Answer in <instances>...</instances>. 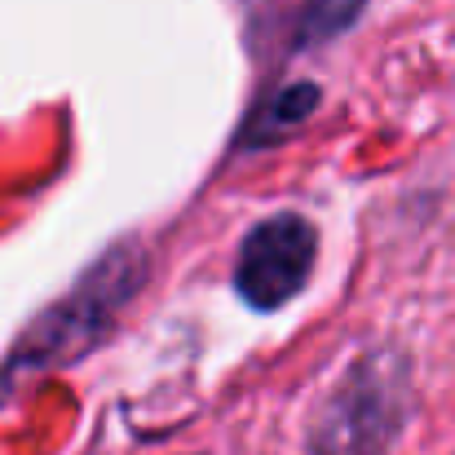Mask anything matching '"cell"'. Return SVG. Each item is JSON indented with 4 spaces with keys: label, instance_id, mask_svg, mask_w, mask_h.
I'll use <instances>...</instances> for the list:
<instances>
[{
    "label": "cell",
    "instance_id": "4",
    "mask_svg": "<svg viewBox=\"0 0 455 455\" xmlns=\"http://www.w3.org/2000/svg\"><path fill=\"white\" fill-rule=\"evenodd\" d=\"M363 0H309L301 22V40H331L358 18Z\"/></svg>",
    "mask_w": 455,
    "mask_h": 455
},
{
    "label": "cell",
    "instance_id": "2",
    "mask_svg": "<svg viewBox=\"0 0 455 455\" xmlns=\"http://www.w3.org/2000/svg\"><path fill=\"white\" fill-rule=\"evenodd\" d=\"M407 363L394 349L358 354L314 407L309 455H389L407 420Z\"/></svg>",
    "mask_w": 455,
    "mask_h": 455
},
{
    "label": "cell",
    "instance_id": "3",
    "mask_svg": "<svg viewBox=\"0 0 455 455\" xmlns=\"http://www.w3.org/2000/svg\"><path fill=\"white\" fill-rule=\"evenodd\" d=\"M314 252H318V235L305 217L279 212L266 217L261 226L248 230L239 261H235V288L252 309H279L292 297H301V288L314 275Z\"/></svg>",
    "mask_w": 455,
    "mask_h": 455
},
{
    "label": "cell",
    "instance_id": "1",
    "mask_svg": "<svg viewBox=\"0 0 455 455\" xmlns=\"http://www.w3.org/2000/svg\"><path fill=\"white\" fill-rule=\"evenodd\" d=\"M151 275V257L142 243L124 239L111 243L76 283L67 297L49 305L9 349L4 363V380L22 376V371H49L62 363L84 358L98 340H107V331L116 327V318L129 309V301L138 297V288Z\"/></svg>",
    "mask_w": 455,
    "mask_h": 455
},
{
    "label": "cell",
    "instance_id": "5",
    "mask_svg": "<svg viewBox=\"0 0 455 455\" xmlns=\"http://www.w3.org/2000/svg\"><path fill=\"white\" fill-rule=\"evenodd\" d=\"M314 102H318V89L314 84H297V89H283L270 107H266V133H283V129H292V124H301L305 116L314 111Z\"/></svg>",
    "mask_w": 455,
    "mask_h": 455
}]
</instances>
